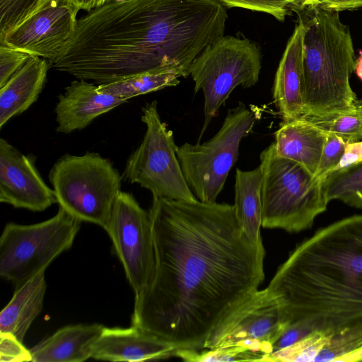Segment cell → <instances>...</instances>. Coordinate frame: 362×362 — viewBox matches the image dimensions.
<instances>
[{"mask_svg":"<svg viewBox=\"0 0 362 362\" xmlns=\"http://www.w3.org/2000/svg\"><path fill=\"white\" fill-rule=\"evenodd\" d=\"M148 213L156 268L132 325L176 350L211 349L264 279L262 239L247 237L229 204L153 197Z\"/></svg>","mask_w":362,"mask_h":362,"instance_id":"cell-1","label":"cell"},{"mask_svg":"<svg viewBox=\"0 0 362 362\" xmlns=\"http://www.w3.org/2000/svg\"><path fill=\"white\" fill-rule=\"evenodd\" d=\"M266 289L288 325L314 337L315 361H361L362 214L301 243Z\"/></svg>","mask_w":362,"mask_h":362,"instance_id":"cell-2","label":"cell"},{"mask_svg":"<svg viewBox=\"0 0 362 362\" xmlns=\"http://www.w3.org/2000/svg\"><path fill=\"white\" fill-rule=\"evenodd\" d=\"M296 12L305 28L303 116L322 118L351 112L357 98L349 81L356 60L349 27L337 11L304 8Z\"/></svg>","mask_w":362,"mask_h":362,"instance_id":"cell-3","label":"cell"},{"mask_svg":"<svg viewBox=\"0 0 362 362\" xmlns=\"http://www.w3.org/2000/svg\"><path fill=\"white\" fill-rule=\"evenodd\" d=\"M262 227L298 233L310 228L329 202L318 180L301 164L278 156L274 143L259 156Z\"/></svg>","mask_w":362,"mask_h":362,"instance_id":"cell-4","label":"cell"},{"mask_svg":"<svg viewBox=\"0 0 362 362\" xmlns=\"http://www.w3.org/2000/svg\"><path fill=\"white\" fill-rule=\"evenodd\" d=\"M122 178L109 159L95 152L65 154L49 173L59 206L81 222L103 229L121 192Z\"/></svg>","mask_w":362,"mask_h":362,"instance_id":"cell-5","label":"cell"},{"mask_svg":"<svg viewBox=\"0 0 362 362\" xmlns=\"http://www.w3.org/2000/svg\"><path fill=\"white\" fill-rule=\"evenodd\" d=\"M261 68L259 45L247 38L233 35L219 37L194 60L189 69L194 90H202L204 94V119L198 143L232 91L239 86H255Z\"/></svg>","mask_w":362,"mask_h":362,"instance_id":"cell-6","label":"cell"},{"mask_svg":"<svg viewBox=\"0 0 362 362\" xmlns=\"http://www.w3.org/2000/svg\"><path fill=\"white\" fill-rule=\"evenodd\" d=\"M81 221L59 206L52 218L34 224L8 223L0 237V276L16 287L47 267L73 245Z\"/></svg>","mask_w":362,"mask_h":362,"instance_id":"cell-7","label":"cell"},{"mask_svg":"<svg viewBox=\"0 0 362 362\" xmlns=\"http://www.w3.org/2000/svg\"><path fill=\"white\" fill-rule=\"evenodd\" d=\"M256 115L244 103L228 110L218 132L209 140L177 146V156L186 182L196 198L216 202L233 166L240 142L253 129Z\"/></svg>","mask_w":362,"mask_h":362,"instance_id":"cell-8","label":"cell"},{"mask_svg":"<svg viewBox=\"0 0 362 362\" xmlns=\"http://www.w3.org/2000/svg\"><path fill=\"white\" fill-rule=\"evenodd\" d=\"M141 119L146 125V132L140 145L127 160L124 179L147 189L153 197L197 200L184 177L173 132L162 121L156 100L142 107Z\"/></svg>","mask_w":362,"mask_h":362,"instance_id":"cell-9","label":"cell"},{"mask_svg":"<svg viewBox=\"0 0 362 362\" xmlns=\"http://www.w3.org/2000/svg\"><path fill=\"white\" fill-rule=\"evenodd\" d=\"M104 230L124 270L134 294L150 283L156 268V255L148 211L129 192L117 195Z\"/></svg>","mask_w":362,"mask_h":362,"instance_id":"cell-10","label":"cell"},{"mask_svg":"<svg viewBox=\"0 0 362 362\" xmlns=\"http://www.w3.org/2000/svg\"><path fill=\"white\" fill-rule=\"evenodd\" d=\"M287 325L277 301L266 288L258 290L223 327L212 349L240 346L263 361Z\"/></svg>","mask_w":362,"mask_h":362,"instance_id":"cell-11","label":"cell"},{"mask_svg":"<svg viewBox=\"0 0 362 362\" xmlns=\"http://www.w3.org/2000/svg\"><path fill=\"white\" fill-rule=\"evenodd\" d=\"M78 11L65 0H49L0 37V44L51 62L73 35Z\"/></svg>","mask_w":362,"mask_h":362,"instance_id":"cell-12","label":"cell"},{"mask_svg":"<svg viewBox=\"0 0 362 362\" xmlns=\"http://www.w3.org/2000/svg\"><path fill=\"white\" fill-rule=\"evenodd\" d=\"M0 202L15 208L43 211L57 203L53 189L36 168L35 157L0 139Z\"/></svg>","mask_w":362,"mask_h":362,"instance_id":"cell-13","label":"cell"},{"mask_svg":"<svg viewBox=\"0 0 362 362\" xmlns=\"http://www.w3.org/2000/svg\"><path fill=\"white\" fill-rule=\"evenodd\" d=\"M305 30L303 22L298 18V22L287 42L274 80L273 101L284 121L298 119L304 115Z\"/></svg>","mask_w":362,"mask_h":362,"instance_id":"cell-14","label":"cell"},{"mask_svg":"<svg viewBox=\"0 0 362 362\" xmlns=\"http://www.w3.org/2000/svg\"><path fill=\"white\" fill-rule=\"evenodd\" d=\"M126 102V99L100 90L98 84L75 80L58 96L54 109L56 130L69 134L82 129L100 115Z\"/></svg>","mask_w":362,"mask_h":362,"instance_id":"cell-15","label":"cell"},{"mask_svg":"<svg viewBox=\"0 0 362 362\" xmlns=\"http://www.w3.org/2000/svg\"><path fill=\"white\" fill-rule=\"evenodd\" d=\"M175 351L171 345L135 325L104 327L91 358L113 362H138L174 356Z\"/></svg>","mask_w":362,"mask_h":362,"instance_id":"cell-16","label":"cell"},{"mask_svg":"<svg viewBox=\"0 0 362 362\" xmlns=\"http://www.w3.org/2000/svg\"><path fill=\"white\" fill-rule=\"evenodd\" d=\"M104 326L77 324L63 327L30 349L33 362H82L92 357Z\"/></svg>","mask_w":362,"mask_h":362,"instance_id":"cell-17","label":"cell"},{"mask_svg":"<svg viewBox=\"0 0 362 362\" xmlns=\"http://www.w3.org/2000/svg\"><path fill=\"white\" fill-rule=\"evenodd\" d=\"M327 132L301 117L281 122L273 142L276 154L294 160L313 175L317 172Z\"/></svg>","mask_w":362,"mask_h":362,"instance_id":"cell-18","label":"cell"},{"mask_svg":"<svg viewBox=\"0 0 362 362\" xmlns=\"http://www.w3.org/2000/svg\"><path fill=\"white\" fill-rule=\"evenodd\" d=\"M50 64L32 55L24 66L0 88V128L27 110L38 98L45 86Z\"/></svg>","mask_w":362,"mask_h":362,"instance_id":"cell-19","label":"cell"},{"mask_svg":"<svg viewBox=\"0 0 362 362\" xmlns=\"http://www.w3.org/2000/svg\"><path fill=\"white\" fill-rule=\"evenodd\" d=\"M45 273L42 271L16 287L13 297L0 313V332H10L23 341L43 307L47 288Z\"/></svg>","mask_w":362,"mask_h":362,"instance_id":"cell-20","label":"cell"},{"mask_svg":"<svg viewBox=\"0 0 362 362\" xmlns=\"http://www.w3.org/2000/svg\"><path fill=\"white\" fill-rule=\"evenodd\" d=\"M262 177L260 165L252 170L236 169L233 204L235 215L240 228L254 243L262 239Z\"/></svg>","mask_w":362,"mask_h":362,"instance_id":"cell-21","label":"cell"},{"mask_svg":"<svg viewBox=\"0 0 362 362\" xmlns=\"http://www.w3.org/2000/svg\"><path fill=\"white\" fill-rule=\"evenodd\" d=\"M180 75L174 70L161 69L148 71L130 78L98 85L100 90L129 100L135 96L150 93L180 83Z\"/></svg>","mask_w":362,"mask_h":362,"instance_id":"cell-22","label":"cell"},{"mask_svg":"<svg viewBox=\"0 0 362 362\" xmlns=\"http://www.w3.org/2000/svg\"><path fill=\"white\" fill-rule=\"evenodd\" d=\"M322 189L329 202L338 199L362 208V160L330 173L322 180Z\"/></svg>","mask_w":362,"mask_h":362,"instance_id":"cell-23","label":"cell"},{"mask_svg":"<svg viewBox=\"0 0 362 362\" xmlns=\"http://www.w3.org/2000/svg\"><path fill=\"white\" fill-rule=\"evenodd\" d=\"M302 117L323 131L339 136L346 143L362 141V98L356 100L349 112L322 118Z\"/></svg>","mask_w":362,"mask_h":362,"instance_id":"cell-24","label":"cell"},{"mask_svg":"<svg viewBox=\"0 0 362 362\" xmlns=\"http://www.w3.org/2000/svg\"><path fill=\"white\" fill-rule=\"evenodd\" d=\"M174 356L190 362L260 361V357L240 346L216 347L206 351L178 349Z\"/></svg>","mask_w":362,"mask_h":362,"instance_id":"cell-25","label":"cell"},{"mask_svg":"<svg viewBox=\"0 0 362 362\" xmlns=\"http://www.w3.org/2000/svg\"><path fill=\"white\" fill-rule=\"evenodd\" d=\"M49 0H0V37L21 23Z\"/></svg>","mask_w":362,"mask_h":362,"instance_id":"cell-26","label":"cell"},{"mask_svg":"<svg viewBox=\"0 0 362 362\" xmlns=\"http://www.w3.org/2000/svg\"><path fill=\"white\" fill-rule=\"evenodd\" d=\"M228 8H243L269 14L283 22L292 11L291 0H218Z\"/></svg>","mask_w":362,"mask_h":362,"instance_id":"cell-27","label":"cell"},{"mask_svg":"<svg viewBox=\"0 0 362 362\" xmlns=\"http://www.w3.org/2000/svg\"><path fill=\"white\" fill-rule=\"evenodd\" d=\"M320 161L315 173V177L323 180L330 173L334 171L344 154L346 142L339 136L327 132Z\"/></svg>","mask_w":362,"mask_h":362,"instance_id":"cell-28","label":"cell"},{"mask_svg":"<svg viewBox=\"0 0 362 362\" xmlns=\"http://www.w3.org/2000/svg\"><path fill=\"white\" fill-rule=\"evenodd\" d=\"M31 56L25 52L0 44V88L24 66Z\"/></svg>","mask_w":362,"mask_h":362,"instance_id":"cell-29","label":"cell"},{"mask_svg":"<svg viewBox=\"0 0 362 362\" xmlns=\"http://www.w3.org/2000/svg\"><path fill=\"white\" fill-rule=\"evenodd\" d=\"M0 361L1 362L32 361L30 349H27L14 334L0 332Z\"/></svg>","mask_w":362,"mask_h":362,"instance_id":"cell-30","label":"cell"},{"mask_svg":"<svg viewBox=\"0 0 362 362\" xmlns=\"http://www.w3.org/2000/svg\"><path fill=\"white\" fill-rule=\"evenodd\" d=\"M304 8H320L340 12L362 8V0H300L293 11H296Z\"/></svg>","mask_w":362,"mask_h":362,"instance_id":"cell-31","label":"cell"},{"mask_svg":"<svg viewBox=\"0 0 362 362\" xmlns=\"http://www.w3.org/2000/svg\"><path fill=\"white\" fill-rule=\"evenodd\" d=\"M362 160V141L346 142L344 154L335 170Z\"/></svg>","mask_w":362,"mask_h":362,"instance_id":"cell-32","label":"cell"},{"mask_svg":"<svg viewBox=\"0 0 362 362\" xmlns=\"http://www.w3.org/2000/svg\"><path fill=\"white\" fill-rule=\"evenodd\" d=\"M68 4L77 10L83 9L89 12L98 8L106 4L112 2L113 0H65Z\"/></svg>","mask_w":362,"mask_h":362,"instance_id":"cell-33","label":"cell"},{"mask_svg":"<svg viewBox=\"0 0 362 362\" xmlns=\"http://www.w3.org/2000/svg\"><path fill=\"white\" fill-rule=\"evenodd\" d=\"M355 71L357 76L362 80V51L360 52V55L356 60Z\"/></svg>","mask_w":362,"mask_h":362,"instance_id":"cell-34","label":"cell"},{"mask_svg":"<svg viewBox=\"0 0 362 362\" xmlns=\"http://www.w3.org/2000/svg\"><path fill=\"white\" fill-rule=\"evenodd\" d=\"M292 2V11L298 5L300 0H291Z\"/></svg>","mask_w":362,"mask_h":362,"instance_id":"cell-35","label":"cell"},{"mask_svg":"<svg viewBox=\"0 0 362 362\" xmlns=\"http://www.w3.org/2000/svg\"><path fill=\"white\" fill-rule=\"evenodd\" d=\"M127 1V0H113L112 2H122V1Z\"/></svg>","mask_w":362,"mask_h":362,"instance_id":"cell-36","label":"cell"}]
</instances>
